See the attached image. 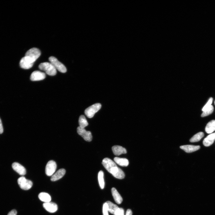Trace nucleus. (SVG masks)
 I'll return each mask as SVG.
<instances>
[{
  "label": "nucleus",
  "instance_id": "nucleus-23",
  "mask_svg": "<svg viewBox=\"0 0 215 215\" xmlns=\"http://www.w3.org/2000/svg\"><path fill=\"white\" fill-rule=\"evenodd\" d=\"M98 179L100 188L102 189H103L105 186V182L103 172L102 171H100L98 173Z\"/></svg>",
  "mask_w": 215,
  "mask_h": 215
},
{
  "label": "nucleus",
  "instance_id": "nucleus-8",
  "mask_svg": "<svg viewBox=\"0 0 215 215\" xmlns=\"http://www.w3.org/2000/svg\"><path fill=\"white\" fill-rule=\"evenodd\" d=\"M77 132L85 141L90 142L92 140V136L90 131H86L84 128L79 126L77 128Z\"/></svg>",
  "mask_w": 215,
  "mask_h": 215
},
{
  "label": "nucleus",
  "instance_id": "nucleus-14",
  "mask_svg": "<svg viewBox=\"0 0 215 215\" xmlns=\"http://www.w3.org/2000/svg\"><path fill=\"white\" fill-rule=\"evenodd\" d=\"M215 140V133H211L205 138L203 142L204 145L206 147L212 145Z\"/></svg>",
  "mask_w": 215,
  "mask_h": 215
},
{
  "label": "nucleus",
  "instance_id": "nucleus-12",
  "mask_svg": "<svg viewBox=\"0 0 215 215\" xmlns=\"http://www.w3.org/2000/svg\"><path fill=\"white\" fill-rule=\"evenodd\" d=\"M12 167L15 171L21 175L23 176L26 173V170L24 167L18 162L13 163Z\"/></svg>",
  "mask_w": 215,
  "mask_h": 215
},
{
  "label": "nucleus",
  "instance_id": "nucleus-18",
  "mask_svg": "<svg viewBox=\"0 0 215 215\" xmlns=\"http://www.w3.org/2000/svg\"><path fill=\"white\" fill-rule=\"evenodd\" d=\"M215 130V120H213L209 122L206 125L205 131L208 133H211Z\"/></svg>",
  "mask_w": 215,
  "mask_h": 215
},
{
  "label": "nucleus",
  "instance_id": "nucleus-31",
  "mask_svg": "<svg viewBox=\"0 0 215 215\" xmlns=\"http://www.w3.org/2000/svg\"><path fill=\"white\" fill-rule=\"evenodd\" d=\"M132 211L130 209H128L126 211L125 215H132Z\"/></svg>",
  "mask_w": 215,
  "mask_h": 215
},
{
  "label": "nucleus",
  "instance_id": "nucleus-2",
  "mask_svg": "<svg viewBox=\"0 0 215 215\" xmlns=\"http://www.w3.org/2000/svg\"><path fill=\"white\" fill-rule=\"evenodd\" d=\"M39 67L41 70L44 71L47 74L50 76H54L56 73V69L50 62L42 63L39 65Z\"/></svg>",
  "mask_w": 215,
  "mask_h": 215
},
{
  "label": "nucleus",
  "instance_id": "nucleus-28",
  "mask_svg": "<svg viewBox=\"0 0 215 215\" xmlns=\"http://www.w3.org/2000/svg\"><path fill=\"white\" fill-rule=\"evenodd\" d=\"M124 210L122 208H119L114 215H124Z\"/></svg>",
  "mask_w": 215,
  "mask_h": 215
},
{
  "label": "nucleus",
  "instance_id": "nucleus-7",
  "mask_svg": "<svg viewBox=\"0 0 215 215\" xmlns=\"http://www.w3.org/2000/svg\"><path fill=\"white\" fill-rule=\"evenodd\" d=\"M34 62L28 57L25 56L22 57L20 62V67L24 69H29L33 66Z\"/></svg>",
  "mask_w": 215,
  "mask_h": 215
},
{
  "label": "nucleus",
  "instance_id": "nucleus-4",
  "mask_svg": "<svg viewBox=\"0 0 215 215\" xmlns=\"http://www.w3.org/2000/svg\"><path fill=\"white\" fill-rule=\"evenodd\" d=\"M49 60L56 69L62 73H65L67 69L65 66L55 57L51 56L49 57Z\"/></svg>",
  "mask_w": 215,
  "mask_h": 215
},
{
  "label": "nucleus",
  "instance_id": "nucleus-3",
  "mask_svg": "<svg viewBox=\"0 0 215 215\" xmlns=\"http://www.w3.org/2000/svg\"><path fill=\"white\" fill-rule=\"evenodd\" d=\"M101 105L99 103H97L92 105L87 108L85 111V115L89 118H92L95 114L101 108Z\"/></svg>",
  "mask_w": 215,
  "mask_h": 215
},
{
  "label": "nucleus",
  "instance_id": "nucleus-11",
  "mask_svg": "<svg viewBox=\"0 0 215 215\" xmlns=\"http://www.w3.org/2000/svg\"><path fill=\"white\" fill-rule=\"evenodd\" d=\"M43 207L47 211L52 213L56 212L58 210V206L56 204L52 202H44Z\"/></svg>",
  "mask_w": 215,
  "mask_h": 215
},
{
  "label": "nucleus",
  "instance_id": "nucleus-25",
  "mask_svg": "<svg viewBox=\"0 0 215 215\" xmlns=\"http://www.w3.org/2000/svg\"><path fill=\"white\" fill-rule=\"evenodd\" d=\"M214 110V108L213 106L211 105L209 108L203 112L201 115V117L206 116L211 114L213 112Z\"/></svg>",
  "mask_w": 215,
  "mask_h": 215
},
{
  "label": "nucleus",
  "instance_id": "nucleus-10",
  "mask_svg": "<svg viewBox=\"0 0 215 215\" xmlns=\"http://www.w3.org/2000/svg\"><path fill=\"white\" fill-rule=\"evenodd\" d=\"M45 76L44 73L39 71H35L31 73L30 79L32 81H40L44 79Z\"/></svg>",
  "mask_w": 215,
  "mask_h": 215
},
{
  "label": "nucleus",
  "instance_id": "nucleus-9",
  "mask_svg": "<svg viewBox=\"0 0 215 215\" xmlns=\"http://www.w3.org/2000/svg\"><path fill=\"white\" fill-rule=\"evenodd\" d=\"M56 164L53 160H50L47 163L45 168V173L49 176H52L56 171Z\"/></svg>",
  "mask_w": 215,
  "mask_h": 215
},
{
  "label": "nucleus",
  "instance_id": "nucleus-32",
  "mask_svg": "<svg viewBox=\"0 0 215 215\" xmlns=\"http://www.w3.org/2000/svg\"><path fill=\"white\" fill-rule=\"evenodd\" d=\"M214 104L215 105V102H214Z\"/></svg>",
  "mask_w": 215,
  "mask_h": 215
},
{
  "label": "nucleus",
  "instance_id": "nucleus-20",
  "mask_svg": "<svg viewBox=\"0 0 215 215\" xmlns=\"http://www.w3.org/2000/svg\"><path fill=\"white\" fill-rule=\"evenodd\" d=\"M108 206V211L111 214L114 215L119 208L116 205L110 201L106 202Z\"/></svg>",
  "mask_w": 215,
  "mask_h": 215
},
{
  "label": "nucleus",
  "instance_id": "nucleus-27",
  "mask_svg": "<svg viewBox=\"0 0 215 215\" xmlns=\"http://www.w3.org/2000/svg\"><path fill=\"white\" fill-rule=\"evenodd\" d=\"M108 205L106 202L104 203L103 206V215H109L108 214Z\"/></svg>",
  "mask_w": 215,
  "mask_h": 215
},
{
  "label": "nucleus",
  "instance_id": "nucleus-29",
  "mask_svg": "<svg viewBox=\"0 0 215 215\" xmlns=\"http://www.w3.org/2000/svg\"><path fill=\"white\" fill-rule=\"evenodd\" d=\"M17 211L16 210L13 209L8 213L7 215H16Z\"/></svg>",
  "mask_w": 215,
  "mask_h": 215
},
{
  "label": "nucleus",
  "instance_id": "nucleus-1",
  "mask_svg": "<svg viewBox=\"0 0 215 215\" xmlns=\"http://www.w3.org/2000/svg\"><path fill=\"white\" fill-rule=\"evenodd\" d=\"M102 164L106 170L115 177L120 179L124 178L125 174L123 171L117 166L116 163L108 158L103 159Z\"/></svg>",
  "mask_w": 215,
  "mask_h": 215
},
{
  "label": "nucleus",
  "instance_id": "nucleus-16",
  "mask_svg": "<svg viewBox=\"0 0 215 215\" xmlns=\"http://www.w3.org/2000/svg\"><path fill=\"white\" fill-rule=\"evenodd\" d=\"M112 149L114 154L116 156L120 155L122 154H125L127 153L126 149L120 146H113L112 147Z\"/></svg>",
  "mask_w": 215,
  "mask_h": 215
},
{
  "label": "nucleus",
  "instance_id": "nucleus-21",
  "mask_svg": "<svg viewBox=\"0 0 215 215\" xmlns=\"http://www.w3.org/2000/svg\"><path fill=\"white\" fill-rule=\"evenodd\" d=\"M39 199L42 201L44 202H49L51 200L50 195L45 192L40 193L39 195Z\"/></svg>",
  "mask_w": 215,
  "mask_h": 215
},
{
  "label": "nucleus",
  "instance_id": "nucleus-24",
  "mask_svg": "<svg viewBox=\"0 0 215 215\" xmlns=\"http://www.w3.org/2000/svg\"><path fill=\"white\" fill-rule=\"evenodd\" d=\"M79 127L82 128H84L87 126L88 124L85 116L83 115H81L79 118Z\"/></svg>",
  "mask_w": 215,
  "mask_h": 215
},
{
  "label": "nucleus",
  "instance_id": "nucleus-26",
  "mask_svg": "<svg viewBox=\"0 0 215 215\" xmlns=\"http://www.w3.org/2000/svg\"><path fill=\"white\" fill-rule=\"evenodd\" d=\"M213 99L212 97H210L206 104L203 107L202 109V111L203 112L210 107L211 105Z\"/></svg>",
  "mask_w": 215,
  "mask_h": 215
},
{
  "label": "nucleus",
  "instance_id": "nucleus-6",
  "mask_svg": "<svg viewBox=\"0 0 215 215\" xmlns=\"http://www.w3.org/2000/svg\"><path fill=\"white\" fill-rule=\"evenodd\" d=\"M41 54V51L39 49L33 47L28 50L25 56L29 57L34 62L39 57Z\"/></svg>",
  "mask_w": 215,
  "mask_h": 215
},
{
  "label": "nucleus",
  "instance_id": "nucleus-13",
  "mask_svg": "<svg viewBox=\"0 0 215 215\" xmlns=\"http://www.w3.org/2000/svg\"><path fill=\"white\" fill-rule=\"evenodd\" d=\"M199 145H186L181 146L180 148L187 153H191L199 149L200 148Z\"/></svg>",
  "mask_w": 215,
  "mask_h": 215
},
{
  "label": "nucleus",
  "instance_id": "nucleus-19",
  "mask_svg": "<svg viewBox=\"0 0 215 215\" xmlns=\"http://www.w3.org/2000/svg\"><path fill=\"white\" fill-rule=\"evenodd\" d=\"M114 160L117 164L122 166L126 167L129 164V161L126 158L115 157L114 158Z\"/></svg>",
  "mask_w": 215,
  "mask_h": 215
},
{
  "label": "nucleus",
  "instance_id": "nucleus-5",
  "mask_svg": "<svg viewBox=\"0 0 215 215\" xmlns=\"http://www.w3.org/2000/svg\"><path fill=\"white\" fill-rule=\"evenodd\" d=\"M17 182L20 188L25 190L30 189L33 185V183L31 181L26 179L23 176L19 178Z\"/></svg>",
  "mask_w": 215,
  "mask_h": 215
},
{
  "label": "nucleus",
  "instance_id": "nucleus-22",
  "mask_svg": "<svg viewBox=\"0 0 215 215\" xmlns=\"http://www.w3.org/2000/svg\"><path fill=\"white\" fill-rule=\"evenodd\" d=\"M204 133L203 132H199L194 135L190 140L191 142H194L199 141L204 136Z\"/></svg>",
  "mask_w": 215,
  "mask_h": 215
},
{
  "label": "nucleus",
  "instance_id": "nucleus-15",
  "mask_svg": "<svg viewBox=\"0 0 215 215\" xmlns=\"http://www.w3.org/2000/svg\"><path fill=\"white\" fill-rule=\"evenodd\" d=\"M66 171L63 168L59 170L55 174H53L51 178V180L55 181L61 179L64 175Z\"/></svg>",
  "mask_w": 215,
  "mask_h": 215
},
{
  "label": "nucleus",
  "instance_id": "nucleus-17",
  "mask_svg": "<svg viewBox=\"0 0 215 215\" xmlns=\"http://www.w3.org/2000/svg\"><path fill=\"white\" fill-rule=\"evenodd\" d=\"M111 193L115 202L118 204H120L122 201V198L116 189L113 188L111 190Z\"/></svg>",
  "mask_w": 215,
  "mask_h": 215
},
{
  "label": "nucleus",
  "instance_id": "nucleus-30",
  "mask_svg": "<svg viewBox=\"0 0 215 215\" xmlns=\"http://www.w3.org/2000/svg\"><path fill=\"white\" fill-rule=\"evenodd\" d=\"M3 132V128L1 120L0 118V134H1Z\"/></svg>",
  "mask_w": 215,
  "mask_h": 215
}]
</instances>
